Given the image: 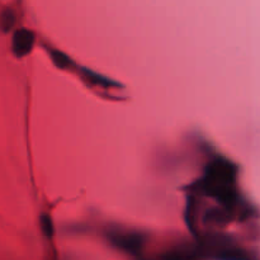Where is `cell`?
<instances>
[{
  "instance_id": "obj_3",
  "label": "cell",
  "mask_w": 260,
  "mask_h": 260,
  "mask_svg": "<svg viewBox=\"0 0 260 260\" xmlns=\"http://www.w3.org/2000/svg\"><path fill=\"white\" fill-rule=\"evenodd\" d=\"M50 55L53 62H55L58 68L65 69L70 65V58H69L66 55H63L62 52H60V51L50 50Z\"/></svg>"
},
{
  "instance_id": "obj_2",
  "label": "cell",
  "mask_w": 260,
  "mask_h": 260,
  "mask_svg": "<svg viewBox=\"0 0 260 260\" xmlns=\"http://www.w3.org/2000/svg\"><path fill=\"white\" fill-rule=\"evenodd\" d=\"M35 45V35L25 28H20L13 36L12 48L13 52L18 57H24L32 51Z\"/></svg>"
},
{
  "instance_id": "obj_5",
  "label": "cell",
  "mask_w": 260,
  "mask_h": 260,
  "mask_svg": "<svg viewBox=\"0 0 260 260\" xmlns=\"http://www.w3.org/2000/svg\"><path fill=\"white\" fill-rule=\"evenodd\" d=\"M13 24H14V14H13L12 10H5L2 15L3 28H4V30H8Z\"/></svg>"
},
{
  "instance_id": "obj_6",
  "label": "cell",
  "mask_w": 260,
  "mask_h": 260,
  "mask_svg": "<svg viewBox=\"0 0 260 260\" xmlns=\"http://www.w3.org/2000/svg\"><path fill=\"white\" fill-rule=\"evenodd\" d=\"M85 75L88 76L89 80L93 81V83H95V84H101V85H108V84H111V81L106 80L104 78H102V76L96 75V74L91 73V71H89V70H85Z\"/></svg>"
},
{
  "instance_id": "obj_1",
  "label": "cell",
  "mask_w": 260,
  "mask_h": 260,
  "mask_svg": "<svg viewBox=\"0 0 260 260\" xmlns=\"http://www.w3.org/2000/svg\"><path fill=\"white\" fill-rule=\"evenodd\" d=\"M111 240L117 248L127 251V253L136 254L144 246V238L136 233H116L111 235Z\"/></svg>"
},
{
  "instance_id": "obj_4",
  "label": "cell",
  "mask_w": 260,
  "mask_h": 260,
  "mask_svg": "<svg viewBox=\"0 0 260 260\" xmlns=\"http://www.w3.org/2000/svg\"><path fill=\"white\" fill-rule=\"evenodd\" d=\"M40 223H41V230H42V233L45 234L47 238H52L53 233H55V229H53V223L50 216L48 215L41 216Z\"/></svg>"
}]
</instances>
